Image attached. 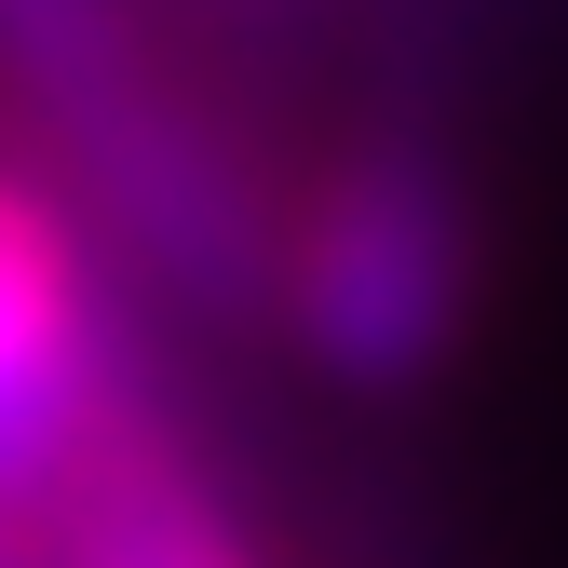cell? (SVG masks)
<instances>
[{
  "mask_svg": "<svg viewBox=\"0 0 568 568\" xmlns=\"http://www.w3.org/2000/svg\"><path fill=\"white\" fill-rule=\"evenodd\" d=\"M0 95L41 135L68 217L122 244L163 298L190 312L271 298L284 203L244 163V135L176 82V54L150 41L135 0H0Z\"/></svg>",
  "mask_w": 568,
  "mask_h": 568,
  "instance_id": "1",
  "label": "cell"
},
{
  "mask_svg": "<svg viewBox=\"0 0 568 568\" xmlns=\"http://www.w3.org/2000/svg\"><path fill=\"white\" fill-rule=\"evenodd\" d=\"M271 312L352 393L434 379L474 325V190L434 135H352V150L284 203Z\"/></svg>",
  "mask_w": 568,
  "mask_h": 568,
  "instance_id": "2",
  "label": "cell"
},
{
  "mask_svg": "<svg viewBox=\"0 0 568 568\" xmlns=\"http://www.w3.org/2000/svg\"><path fill=\"white\" fill-rule=\"evenodd\" d=\"M150 393L135 325L109 298V244L68 217L54 176H0V501H54L95 419Z\"/></svg>",
  "mask_w": 568,
  "mask_h": 568,
  "instance_id": "3",
  "label": "cell"
},
{
  "mask_svg": "<svg viewBox=\"0 0 568 568\" xmlns=\"http://www.w3.org/2000/svg\"><path fill=\"white\" fill-rule=\"evenodd\" d=\"M41 568H271V555H257L244 501L217 487V460L176 434V406L135 393L122 419H95V447L54 474Z\"/></svg>",
  "mask_w": 568,
  "mask_h": 568,
  "instance_id": "4",
  "label": "cell"
}]
</instances>
